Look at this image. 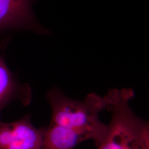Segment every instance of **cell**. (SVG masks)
<instances>
[{"label": "cell", "instance_id": "cell-1", "mask_svg": "<svg viewBox=\"0 0 149 149\" xmlns=\"http://www.w3.org/2000/svg\"><path fill=\"white\" fill-rule=\"evenodd\" d=\"M130 88H112L103 97L111 119L97 149H149V124L130 106L134 97Z\"/></svg>", "mask_w": 149, "mask_h": 149}, {"label": "cell", "instance_id": "cell-5", "mask_svg": "<svg viewBox=\"0 0 149 149\" xmlns=\"http://www.w3.org/2000/svg\"><path fill=\"white\" fill-rule=\"evenodd\" d=\"M32 98L31 87L27 83L21 82L0 54V113L12 102L19 101L24 106H28Z\"/></svg>", "mask_w": 149, "mask_h": 149}, {"label": "cell", "instance_id": "cell-4", "mask_svg": "<svg viewBox=\"0 0 149 149\" xmlns=\"http://www.w3.org/2000/svg\"><path fill=\"white\" fill-rule=\"evenodd\" d=\"M46 128H36L27 114L12 122L0 119V149H41Z\"/></svg>", "mask_w": 149, "mask_h": 149}, {"label": "cell", "instance_id": "cell-2", "mask_svg": "<svg viewBox=\"0 0 149 149\" xmlns=\"http://www.w3.org/2000/svg\"><path fill=\"white\" fill-rule=\"evenodd\" d=\"M47 99L52 109L50 124L72 130L97 146L100 144L107 130L100 118L106 108L103 97L91 93L83 100H74L54 87L47 93Z\"/></svg>", "mask_w": 149, "mask_h": 149}, {"label": "cell", "instance_id": "cell-6", "mask_svg": "<svg viewBox=\"0 0 149 149\" xmlns=\"http://www.w3.org/2000/svg\"><path fill=\"white\" fill-rule=\"evenodd\" d=\"M84 141L85 139L74 131L50 123L45 129L41 149H74Z\"/></svg>", "mask_w": 149, "mask_h": 149}, {"label": "cell", "instance_id": "cell-3", "mask_svg": "<svg viewBox=\"0 0 149 149\" xmlns=\"http://www.w3.org/2000/svg\"><path fill=\"white\" fill-rule=\"evenodd\" d=\"M38 0H0V36L6 32L28 31L41 35L50 32L38 22L33 5Z\"/></svg>", "mask_w": 149, "mask_h": 149}]
</instances>
